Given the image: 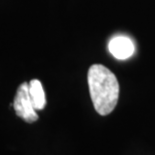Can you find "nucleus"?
I'll return each mask as SVG.
<instances>
[{"mask_svg": "<svg viewBox=\"0 0 155 155\" xmlns=\"http://www.w3.org/2000/svg\"><path fill=\"white\" fill-rule=\"evenodd\" d=\"M87 78L95 110L103 116L110 114L116 107L119 97V84L116 76L107 67L94 64L89 68Z\"/></svg>", "mask_w": 155, "mask_h": 155, "instance_id": "1", "label": "nucleus"}, {"mask_svg": "<svg viewBox=\"0 0 155 155\" xmlns=\"http://www.w3.org/2000/svg\"><path fill=\"white\" fill-rule=\"evenodd\" d=\"M13 107L16 115L28 123H32L38 119V115L36 113L37 110L34 108L29 93V83L24 82L18 87L13 101Z\"/></svg>", "mask_w": 155, "mask_h": 155, "instance_id": "2", "label": "nucleus"}, {"mask_svg": "<svg viewBox=\"0 0 155 155\" xmlns=\"http://www.w3.org/2000/svg\"><path fill=\"white\" fill-rule=\"evenodd\" d=\"M109 52L118 60H125L134 53L135 46L133 41L127 36H115L108 43Z\"/></svg>", "mask_w": 155, "mask_h": 155, "instance_id": "3", "label": "nucleus"}, {"mask_svg": "<svg viewBox=\"0 0 155 155\" xmlns=\"http://www.w3.org/2000/svg\"><path fill=\"white\" fill-rule=\"evenodd\" d=\"M29 93L36 110L44 109L46 105L45 92L41 82L38 79H32L29 82Z\"/></svg>", "mask_w": 155, "mask_h": 155, "instance_id": "4", "label": "nucleus"}]
</instances>
